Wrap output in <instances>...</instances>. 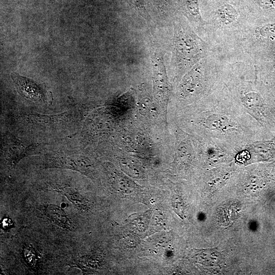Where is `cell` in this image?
Instances as JSON below:
<instances>
[{"instance_id": "8992f818", "label": "cell", "mask_w": 275, "mask_h": 275, "mask_svg": "<svg viewBox=\"0 0 275 275\" xmlns=\"http://www.w3.org/2000/svg\"><path fill=\"white\" fill-rule=\"evenodd\" d=\"M202 64L201 60L184 76L180 85V92L183 96H187L193 93L199 86L202 73Z\"/></svg>"}, {"instance_id": "8fae6325", "label": "cell", "mask_w": 275, "mask_h": 275, "mask_svg": "<svg viewBox=\"0 0 275 275\" xmlns=\"http://www.w3.org/2000/svg\"><path fill=\"white\" fill-rule=\"evenodd\" d=\"M111 178L112 186L118 192L128 194L134 190V184L130 180L117 175H112Z\"/></svg>"}, {"instance_id": "4fadbf2b", "label": "cell", "mask_w": 275, "mask_h": 275, "mask_svg": "<svg viewBox=\"0 0 275 275\" xmlns=\"http://www.w3.org/2000/svg\"><path fill=\"white\" fill-rule=\"evenodd\" d=\"M213 252L210 250H195L193 256L196 260L201 263L206 262L210 263L211 260H215L216 259L213 255Z\"/></svg>"}, {"instance_id": "e0dca14e", "label": "cell", "mask_w": 275, "mask_h": 275, "mask_svg": "<svg viewBox=\"0 0 275 275\" xmlns=\"http://www.w3.org/2000/svg\"><path fill=\"white\" fill-rule=\"evenodd\" d=\"M25 260L30 264H34L35 261V254L32 248H25L24 251Z\"/></svg>"}, {"instance_id": "ba28073f", "label": "cell", "mask_w": 275, "mask_h": 275, "mask_svg": "<svg viewBox=\"0 0 275 275\" xmlns=\"http://www.w3.org/2000/svg\"><path fill=\"white\" fill-rule=\"evenodd\" d=\"M44 211L46 217L56 225L67 230L73 229L72 222L60 207L49 204L45 208Z\"/></svg>"}, {"instance_id": "2e32d148", "label": "cell", "mask_w": 275, "mask_h": 275, "mask_svg": "<svg viewBox=\"0 0 275 275\" xmlns=\"http://www.w3.org/2000/svg\"><path fill=\"white\" fill-rule=\"evenodd\" d=\"M124 169L129 174L131 175L132 177L138 178L141 175L138 168L133 165L129 164V163H125L124 164Z\"/></svg>"}, {"instance_id": "30bf717a", "label": "cell", "mask_w": 275, "mask_h": 275, "mask_svg": "<svg viewBox=\"0 0 275 275\" xmlns=\"http://www.w3.org/2000/svg\"><path fill=\"white\" fill-rule=\"evenodd\" d=\"M206 127L212 130L224 132L231 127L228 118L219 114H212L206 120Z\"/></svg>"}, {"instance_id": "7c38bea8", "label": "cell", "mask_w": 275, "mask_h": 275, "mask_svg": "<svg viewBox=\"0 0 275 275\" xmlns=\"http://www.w3.org/2000/svg\"><path fill=\"white\" fill-rule=\"evenodd\" d=\"M243 104L248 108L257 111L262 106L261 98L256 93L251 92L245 94L241 98Z\"/></svg>"}, {"instance_id": "277c9868", "label": "cell", "mask_w": 275, "mask_h": 275, "mask_svg": "<svg viewBox=\"0 0 275 275\" xmlns=\"http://www.w3.org/2000/svg\"><path fill=\"white\" fill-rule=\"evenodd\" d=\"M44 167L70 169L90 178L95 175V168L90 159L84 155L56 154L47 158Z\"/></svg>"}, {"instance_id": "9c48e42d", "label": "cell", "mask_w": 275, "mask_h": 275, "mask_svg": "<svg viewBox=\"0 0 275 275\" xmlns=\"http://www.w3.org/2000/svg\"><path fill=\"white\" fill-rule=\"evenodd\" d=\"M215 15L222 24L228 25L236 21L238 13L232 6L224 4L215 11Z\"/></svg>"}, {"instance_id": "3957f363", "label": "cell", "mask_w": 275, "mask_h": 275, "mask_svg": "<svg viewBox=\"0 0 275 275\" xmlns=\"http://www.w3.org/2000/svg\"><path fill=\"white\" fill-rule=\"evenodd\" d=\"M11 77L18 93L25 99L40 105L51 104L52 93L43 84L15 72L11 73Z\"/></svg>"}, {"instance_id": "6da1fadb", "label": "cell", "mask_w": 275, "mask_h": 275, "mask_svg": "<svg viewBox=\"0 0 275 275\" xmlns=\"http://www.w3.org/2000/svg\"><path fill=\"white\" fill-rule=\"evenodd\" d=\"M207 44L183 19L176 22L173 41L171 64L178 71L190 70L205 58Z\"/></svg>"}, {"instance_id": "ac0fdd59", "label": "cell", "mask_w": 275, "mask_h": 275, "mask_svg": "<svg viewBox=\"0 0 275 275\" xmlns=\"http://www.w3.org/2000/svg\"><path fill=\"white\" fill-rule=\"evenodd\" d=\"M259 4L264 8H275V0H257Z\"/></svg>"}, {"instance_id": "5bb4252c", "label": "cell", "mask_w": 275, "mask_h": 275, "mask_svg": "<svg viewBox=\"0 0 275 275\" xmlns=\"http://www.w3.org/2000/svg\"><path fill=\"white\" fill-rule=\"evenodd\" d=\"M258 32L263 37L275 36V23L263 26L259 29Z\"/></svg>"}, {"instance_id": "52a82bcc", "label": "cell", "mask_w": 275, "mask_h": 275, "mask_svg": "<svg viewBox=\"0 0 275 275\" xmlns=\"http://www.w3.org/2000/svg\"><path fill=\"white\" fill-rule=\"evenodd\" d=\"M180 8L188 20L195 26L205 24L200 11L198 0H179Z\"/></svg>"}, {"instance_id": "7a4b0ae2", "label": "cell", "mask_w": 275, "mask_h": 275, "mask_svg": "<svg viewBox=\"0 0 275 275\" xmlns=\"http://www.w3.org/2000/svg\"><path fill=\"white\" fill-rule=\"evenodd\" d=\"M150 53L155 96L158 101L166 104L170 95V86L164 65L162 51L158 44H153L150 47Z\"/></svg>"}, {"instance_id": "5b68a950", "label": "cell", "mask_w": 275, "mask_h": 275, "mask_svg": "<svg viewBox=\"0 0 275 275\" xmlns=\"http://www.w3.org/2000/svg\"><path fill=\"white\" fill-rule=\"evenodd\" d=\"M46 190L56 191L65 196L79 211L86 212L90 209V204L76 189L58 184H49L44 187Z\"/></svg>"}, {"instance_id": "9a60e30c", "label": "cell", "mask_w": 275, "mask_h": 275, "mask_svg": "<svg viewBox=\"0 0 275 275\" xmlns=\"http://www.w3.org/2000/svg\"><path fill=\"white\" fill-rule=\"evenodd\" d=\"M172 204L176 212L180 216L183 215V205L181 200L178 196H173L172 199Z\"/></svg>"}]
</instances>
